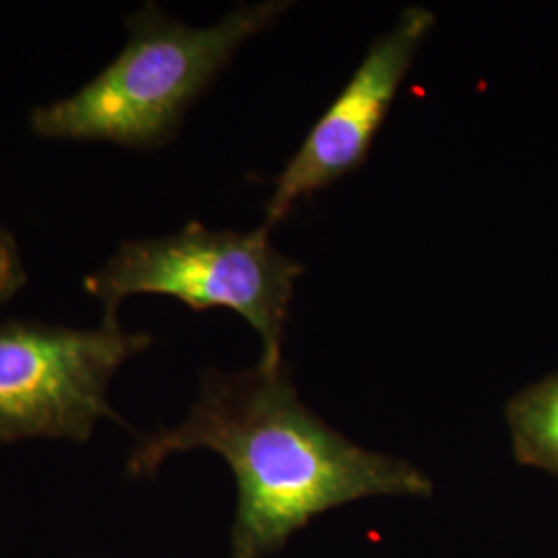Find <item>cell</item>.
<instances>
[{"label":"cell","instance_id":"1","mask_svg":"<svg viewBox=\"0 0 558 558\" xmlns=\"http://www.w3.org/2000/svg\"><path fill=\"white\" fill-rule=\"evenodd\" d=\"M193 449L218 453L236 480L230 558L271 557L313 519L354 500L433 495L416 465L364 449L317 416L286 364L207 371L184 422L133 449L129 476H154L170 456Z\"/></svg>","mask_w":558,"mask_h":558},{"label":"cell","instance_id":"2","mask_svg":"<svg viewBox=\"0 0 558 558\" xmlns=\"http://www.w3.org/2000/svg\"><path fill=\"white\" fill-rule=\"evenodd\" d=\"M288 7L281 0L240 4L214 25L193 27L149 2L126 21L119 57L75 94L38 106L32 131L41 140L161 147L177 137L191 104L240 46L269 29Z\"/></svg>","mask_w":558,"mask_h":558},{"label":"cell","instance_id":"3","mask_svg":"<svg viewBox=\"0 0 558 558\" xmlns=\"http://www.w3.org/2000/svg\"><path fill=\"white\" fill-rule=\"evenodd\" d=\"M269 228L253 232L211 230L189 221L160 239L126 240L117 253L83 279L100 300L104 319L119 320L120 302L160 294L193 311H234L259 333L265 368L283 366V333L302 265L286 257L269 239Z\"/></svg>","mask_w":558,"mask_h":558},{"label":"cell","instance_id":"4","mask_svg":"<svg viewBox=\"0 0 558 558\" xmlns=\"http://www.w3.org/2000/svg\"><path fill=\"white\" fill-rule=\"evenodd\" d=\"M154 343L101 320L75 329L40 320L0 325V442H85L101 418L119 420L108 389L120 366Z\"/></svg>","mask_w":558,"mask_h":558},{"label":"cell","instance_id":"5","mask_svg":"<svg viewBox=\"0 0 558 558\" xmlns=\"http://www.w3.org/2000/svg\"><path fill=\"white\" fill-rule=\"evenodd\" d=\"M435 23L433 11L408 7L396 25L371 44L359 69L276 179L265 209V228L271 230L300 199H308L364 163Z\"/></svg>","mask_w":558,"mask_h":558},{"label":"cell","instance_id":"6","mask_svg":"<svg viewBox=\"0 0 558 558\" xmlns=\"http://www.w3.org/2000/svg\"><path fill=\"white\" fill-rule=\"evenodd\" d=\"M505 418L519 463L558 478V373L509 399Z\"/></svg>","mask_w":558,"mask_h":558},{"label":"cell","instance_id":"7","mask_svg":"<svg viewBox=\"0 0 558 558\" xmlns=\"http://www.w3.org/2000/svg\"><path fill=\"white\" fill-rule=\"evenodd\" d=\"M27 281L15 236L0 223V302L13 299Z\"/></svg>","mask_w":558,"mask_h":558}]
</instances>
